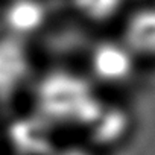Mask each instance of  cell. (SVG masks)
Listing matches in <instances>:
<instances>
[{"mask_svg":"<svg viewBox=\"0 0 155 155\" xmlns=\"http://www.w3.org/2000/svg\"><path fill=\"white\" fill-rule=\"evenodd\" d=\"M37 76L34 56L28 43L0 34V104L15 99Z\"/></svg>","mask_w":155,"mask_h":155,"instance_id":"obj_3","label":"cell"},{"mask_svg":"<svg viewBox=\"0 0 155 155\" xmlns=\"http://www.w3.org/2000/svg\"><path fill=\"white\" fill-rule=\"evenodd\" d=\"M143 65L132 52L116 37L97 38L85 53V74L102 90H123L131 87Z\"/></svg>","mask_w":155,"mask_h":155,"instance_id":"obj_2","label":"cell"},{"mask_svg":"<svg viewBox=\"0 0 155 155\" xmlns=\"http://www.w3.org/2000/svg\"><path fill=\"white\" fill-rule=\"evenodd\" d=\"M117 37L141 65H155V0L129 6Z\"/></svg>","mask_w":155,"mask_h":155,"instance_id":"obj_6","label":"cell"},{"mask_svg":"<svg viewBox=\"0 0 155 155\" xmlns=\"http://www.w3.org/2000/svg\"><path fill=\"white\" fill-rule=\"evenodd\" d=\"M128 0H70L74 14L93 26H108L122 20L129 5Z\"/></svg>","mask_w":155,"mask_h":155,"instance_id":"obj_8","label":"cell"},{"mask_svg":"<svg viewBox=\"0 0 155 155\" xmlns=\"http://www.w3.org/2000/svg\"><path fill=\"white\" fill-rule=\"evenodd\" d=\"M32 110L56 131H84L104 101L84 70L53 67L37 73L31 85Z\"/></svg>","mask_w":155,"mask_h":155,"instance_id":"obj_1","label":"cell"},{"mask_svg":"<svg viewBox=\"0 0 155 155\" xmlns=\"http://www.w3.org/2000/svg\"><path fill=\"white\" fill-rule=\"evenodd\" d=\"M52 155H104V153L88 146L87 143H78V144H61Z\"/></svg>","mask_w":155,"mask_h":155,"instance_id":"obj_9","label":"cell"},{"mask_svg":"<svg viewBox=\"0 0 155 155\" xmlns=\"http://www.w3.org/2000/svg\"><path fill=\"white\" fill-rule=\"evenodd\" d=\"M134 129V116L120 102L104 97L90 123L82 131L88 146L101 150L123 144Z\"/></svg>","mask_w":155,"mask_h":155,"instance_id":"obj_5","label":"cell"},{"mask_svg":"<svg viewBox=\"0 0 155 155\" xmlns=\"http://www.w3.org/2000/svg\"><path fill=\"white\" fill-rule=\"evenodd\" d=\"M58 132L32 108L11 119L5 129L14 155H52L61 146Z\"/></svg>","mask_w":155,"mask_h":155,"instance_id":"obj_4","label":"cell"},{"mask_svg":"<svg viewBox=\"0 0 155 155\" xmlns=\"http://www.w3.org/2000/svg\"><path fill=\"white\" fill-rule=\"evenodd\" d=\"M50 25V8L46 0H6L0 6L2 34L31 44Z\"/></svg>","mask_w":155,"mask_h":155,"instance_id":"obj_7","label":"cell"}]
</instances>
